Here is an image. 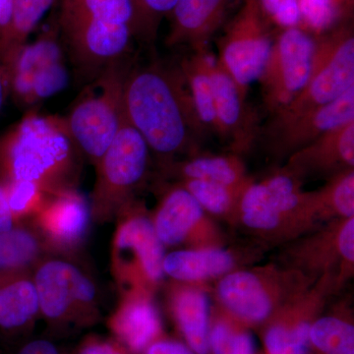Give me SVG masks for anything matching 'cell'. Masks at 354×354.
<instances>
[{
  "label": "cell",
  "instance_id": "6da1fadb",
  "mask_svg": "<svg viewBox=\"0 0 354 354\" xmlns=\"http://www.w3.org/2000/svg\"><path fill=\"white\" fill-rule=\"evenodd\" d=\"M123 109L129 124L160 157L181 152L205 131L179 66L153 62L129 69Z\"/></svg>",
  "mask_w": 354,
  "mask_h": 354
},
{
  "label": "cell",
  "instance_id": "7a4b0ae2",
  "mask_svg": "<svg viewBox=\"0 0 354 354\" xmlns=\"http://www.w3.org/2000/svg\"><path fill=\"white\" fill-rule=\"evenodd\" d=\"M83 158L64 118L32 109L0 135V184L26 181L50 196L78 189Z\"/></svg>",
  "mask_w": 354,
  "mask_h": 354
},
{
  "label": "cell",
  "instance_id": "3957f363",
  "mask_svg": "<svg viewBox=\"0 0 354 354\" xmlns=\"http://www.w3.org/2000/svg\"><path fill=\"white\" fill-rule=\"evenodd\" d=\"M57 26L72 64L91 82L131 50L134 7L131 0H62Z\"/></svg>",
  "mask_w": 354,
  "mask_h": 354
},
{
  "label": "cell",
  "instance_id": "277c9868",
  "mask_svg": "<svg viewBox=\"0 0 354 354\" xmlns=\"http://www.w3.org/2000/svg\"><path fill=\"white\" fill-rule=\"evenodd\" d=\"M127 62L111 65L91 81L64 120L84 158L97 164L125 120L123 85Z\"/></svg>",
  "mask_w": 354,
  "mask_h": 354
},
{
  "label": "cell",
  "instance_id": "5b68a950",
  "mask_svg": "<svg viewBox=\"0 0 354 354\" xmlns=\"http://www.w3.org/2000/svg\"><path fill=\"white\" fill-rule=\"evenodd\" d=\"M32 279L41 317L53 332L83 329L99 321L97 286L71 261L44 258L32 270Z\"/></svg>",
  "mask_w": 354,
  "mask_h": 354
},
{
  "label": "cell",
  "instance_id": "8992f818",
  "mask_svg": "<svg viewBox=\"0 0 354 354\" xmlns=\"http://www.w3.org/2000/svg\"><path fill=\"white\" fill-rule=\"evenodd\" d=\"M354 88L353 23L317 37L311 71L304 88L285 108L272 115L269 128L279 127L300 114L335 101Z\"/></svg>",
  "mask_w": 354,
  "mask_h": 354
},
{
  "label": "cell",
  "instance_id": "52a82bcc",
  "mask_svg": "<svg viewBox=\"0 0 354 354\" xmlns=\"http://www.w3.org/2000/svg\"><path fill=\"white\" fill-rule=\"evenodd\" d=\"M150 149L125 118L106 152L95 165L97 177L90 206L92 220L108 221L130 203L148 169Z\"/></svg>",
  "mask_w": 354,
  "mask_h": 354
},
{
  "label": "cell",
  "instance_id": "ba28073f",
  "mask_svg": "<svg viewBox=\"0 0 354 354\" xmlns=\"http://www.w3.org/2000/svg\"><path fill=\"white\" fill-rule=\"evenodd\" d=\"M130 204V203H129ZM122 209L113 235L111 271L124 292L144 290L164 278L165 247L150 218Z\"/></svg>",
  "mask_w": 354,
  "mask_h": 354
},
{
  "label": "cell",
  "instance_id": "9c48e42d",
  "mask_svg": "<svg viewBox=\"0 0 354 354\" xmlns=\"http://www.w3.org/2000/svg\"><path fill=\"white\" fill-rule=\"evenodd\" d=\"M272 26L258 0H242L218 41L216 59L245 93L259 79L271 53L276 37Z\"/></svg>",
  "mask_w": 354,
  "mask_h": 354
},
{
  "label": "cell",
  "instance_id": "30bf717a",
  "mask_svg": "<svg viewBox=\"0 0 354 354\" xmlns=\"http://www.w3.org/2000/svg\"><path fill=\"white\" fill-rule=\"evenodd\" d=\"M315 37L300 27L283 29L258 79L263 102L272 115L278 113L304 88L311 71Z\"/></svg>",
  "mask_w": 354,
  "mask_h": 354
},
{
  "label": "cell",
  "instance_id": "8fae6325",
  "mask_svg": "<svg viewBox=\"0 0 354 354\" xmlns=\"http://www.w3.org/2000/svg\"><path fill=\"white\" fill-rule=\"evenodd\" d=\"M92 220L90 201L78 189L53 195L32 218L31 225L48 251L75 252L87 239Z\"/></svg>",
  "mask_w": 354,
  "mask_h": 354
},
{
  "label": "cell",
  "instance_id": "7c38bea8",
  "mask_svg": "<svg viewBox=\"0 0 354 354\" xmlns=\"http://www.w3.org/2000/svg\"><path fill=\"white\" fill-rule=\"evenodd\" d=\"M308 201L300 193L297 181L288 174L272 176L263 183L249 184L241 195L242 218L246 225L270 230L283 216Z\"/></svg>",
  "mask_w": 354,
  "mask_h": 354
},
{
  "label": "cell",
  "instance_id": "4fadbf2b",
  "mask_svg": "<svg viewBox=\"0 0 354 354\" xmlns=\"http://www.w3.org/2000/svg\"><path fill=\"white\" fill-rule=\"evenodd\" d=\"M213 81L218 135L236 150L248 148L258 134V120L247 102V93L216 58L213 65Z\"/></svg>",
  "mask_w": 354,
  "mask_h": 354
},
{
  "label": "cell",
  "instance_id": "5bb4252c",
  "mask_svg": "<svg viewBox=\"0 0 354 354\" xmlns=\"http://www.w3.org/2000/svg\"><path fill=\"white\" fill-rule=\"evenodd\" d=\"M144 291L124 292L106 323L111 337L129 354L143 353L162 337L160 313Z\"/></svg>",
  "mask_w": 354,
  "mask_h": 354
},
{
  "label": "cell",
  "instance_id": "9a60e30c",
  "mask_svg": "<svg viewBox=\"0 0 354 354\" xmlns=\"http://www.w3.org/2000/svg\"><path fill=\"white\" fill-rule=\"evenodd\" d=\"M351 120H354V88L330 104L300 114L281 127L269 128V134L279 150L295 153Z\"/></svg>",
  "mask_w": 354,
  "mask_h": 354
},
{
  "label": "cell",
  "instance_id": "2e32d148",
  "mask_svg": "<svg viewBox=\"0 0 354 354\" xmlns=\"http://www.w3.org/2000/svg\"><path fill=\"white\" fill-rule=\"evenodd\" d=\"M58 26H50L31 43H26L3 66L8 95L25 108L32 79L48 65L64 59Z\"/></svg>",
  "mask_w": 354,
  "mask_h": 354
},
{
  "label": "cell",
  "instance_id": "e0dca14e",
  "mask_svg": "<svg viewBox=\"0 0 354 354\" xmlns=\"http://www.w3.org/2000/svg\"><path fill=\"white\" fill-rule=\"evenodd\" d=\"M227 0H178L169 14L171 27L167 46L207 48L209 39L223 26Z\"/></svg>",
  "mask_w": 354,
  "mask_h": 354
},
{
  "label": "cell",
  "instance_id": "ac0fdd59",
  "mask_svg": "<svg viewBox=\"0 0 354 354\" xmlns=\"http://www.w3.org/2000/svg\"><path fill=\"white\" fill-rule=\"evenodd\" d=\"M39 317L32 272L0 277V335L26 337Z\"/></svg>",
  "mask_w": 354,
  "mask_h": 354
},
{
  "label": "cell",
  "instance_id": "d6986e66",
  "mask_svg": "<svg viewBox=\"0 0 354 354\" xmlns=\"http://www.w3.org/2000/svg\"><path fill=\"white\" fill-rule=\"evenodd\" d=\"M354 165V120L335 128L293 153L292 171H328Z\"/></svg>",
  "mask_w": 354,
  "mask_h": 354
},
{
  "label": "cell",
  "instance_id": "ffe728a7",
  "mask_svg": "<svg viewBox=\"0 0 354 354\" xmlns=\"http://www.w3.org/2000/svg\"><path fill=\"white\" fill-rule=\"evenodd\" d=\"M218 295L225 308L247 324L263 323L271 315V298L251 272H236L225 277L218 286Z\"/></svg>",
  "mask_w": 354,
  "mask_h": 354
},
{
  "label": "cell",
  "instance_id": "44dd1931",
  "mask_svg": "<svg viewBox=\"0 0 354 354\" xmlns=\"http://www.w3.org/2000/svg\"><path fill=\"white\" fill-rule=\"evenodd\" d=\"M215 57L208 48L193 50L178 66L187 85L195 113L205 130L218 134L215 109L213 65Z\"/></svg>",
  "mask_w": 354,
  "mask_h": 354
},
{
  "label": "cell",
  "instance_id": "7402d4cb",
  "mask_svg": "<svg viewBox=\"0 0 354 354\" xmlns=\"http://www.w3.org/2000/svg\"><path fill=\"white\" fill-rule=\"evenodd\" d=\"M203 216V208L184 187L171 190L156 215V232L165 245H176L187 237Z\"/></svg>",
  "mask_w": 354,
  "mask_h": 354
},
{
  "label": "cell",
  "instance_id": "603a6c76",
  "mask_svg": "<svg viewBox=\"0 0 354 354\" xmlns=\"http://www.w3.org/2000/svg\"><path fill=\"white\" fill-rule=\"evenodd\" d=\"M48 253L43 239L30 223L0 232V277L32 272Z\"/></svg>",
  "mask_w": 354,
  "mask_h": 354
},
{
  "label": "cell",
  "instance_id": "cb8c5ba5",
  "mask_svg": "<svg viewBox=\"0 0 354 354\" xmlns=\"http://www.w3.org/2000/svg\"><path fill=\"white\" fill-rule=\"evenodd\" d=\"M174 315L188 346L195 354L209 353V299L199 290H185L177 293Z\"/></svg>",
  "mask_w": 354,
  "mask_h": 354
},
{
  "label": "cell",
  "instance_id": "d4e9b609",
  "mask_svg": "<svg viewBox=\"0 0 354 354\" xmlns=\"http://www.w3.org/2000/svg\"><path fill=\"white\" fill-rule=\"evenodd\" d=\"M232 266L234 259L227 251H176L165 256L164 272L178 281H199L225 274Z\"/></svg>",
  "mask_w": 354,
  "mask_h": 354
},
{
  "label": "cell",
  "instance_id": "484cf974",
  "mask_svg": "<svg viewBox=\"0 0 354 354\" xmlns=\"http://www.w3.org/2000/svg\"><path fill=\"white\" fill-rule=\"evenodd\" d=\"M55 0H14L12 25L6 43L0 48V62L4 66L29 41Z\"/></svg>",
  "mask_w": 354,
  "mask_h": 354
},
{
  "label": "cell",
  "instance_id": "4316f807",
  "mask_svg": "<svg viewBox=\"0 0 354 354\" xmlns=\"http://www.w3.org/2000/svg\"><path fill=\"white\" fill-rule=\"evenodd\" d=\"M354 0H300V28L312 36H322L351 22Z\"/></svg>",
  "mask_w": 354,
  "mask_h": 354
},
{
  "label": "cell",
  "instance_id": "83f0119b",
  "mask_svg": "<svg viewBox=\"0 0 354 354\" xmlns=\"http://www.w3.org/2000/svg\"><path fill=\"white\" fill-rule=\"evenodd\" d=\"M179 174L185 180L211 181L230 187H247L243 167L234 157H200L192 158L181 165Z\"/></svg>",
  "mask_w": 354,
  "mask_h": 354
},
{
  "label": "cell",
  "instance_id": "f1b7e54d",
  "mask_svg": "<svg viewBox=\"0 0 354 354\" xmlns=\"http://www.w3.org/2000/svg\"><path fill=\"white\" fill-rule=\"evenodd\" d=\"M312 324L304 318L281 319L264 335L268 354H308Z\"/></svg>",
  "mask_w": 354,
  "mask_h": 354
},
{
  "label": "cell",
  "instance_id": "f546056e",
  "mask_svg": "<svg viewBox=\"0 0 354 354\" xmlns=\"http://www.w3.org/2000/svg\"><path fill=\"white\" fill-rule=\"evenodd\" d=\"M310 344L323 354H354V327L335 317H324L310 328Z\"/></svg>",
  "mask_w": 354,
  "mask_h": 354
},
{
  "label": "cell",
  "instance_id": "4dcf8cb0",
  "mask_svg": "<svg viewBox=\"0 0 354 354\" xmlns=\"http://www.w3.org/2000/svg\"><path fill=\"white\" fill-rule=\"evenodd\" d=\"M0 185L3 188L9 209L17 223L31 221L50 197L36 184L26 181H14Z\"/></svg>",
  "mask_w": 354,
  "mask_h": 354
},
{
  "label": "cell",
  "instance_id": "1f68e13d",
  "mask_svg": "<svg viewBox=\"0 0 354 354\" xmlns=\"http://www.w3.org/2000/svg\"><path fill=\"white\" fill-rule=\"evenodd\" d=\"M209 346L211 354H256L252 335L227 320L209 327Z\"/></svg>",
  "mask_w": 354,
  "mask_h": 354
},
{
  "label": "cell",
  "instance_id": "d6a6232c",
  "mask_svg": "<svg viewBox=\"0 0 354 354\" xmlns=\"http://www.w3.org/2000/svg\"><path fill=\"white\" fill-rule=\"evenodd\" d=\"M202 208L214 214H223L232 207L237 197L241 196L246 187H230L211 181L190 179L183 186Z\"/></svg>",
  "mask_w": 354,
  "mask_h": 354
},
{
  "label": "cell",
  "instance_id": "836d02e7",
  "mask_svg": "<svg viewBox=\"0 0 354 354\" xmlns=\"http://www.w3.org/2000/svg\"><path fill=\"white\" fill-rule=\"evenodd\" d=\"M135 12V39L153 41L158 26L169 17L178 0H131Z\"/></svg>",
  "mask_w": 354,
  "mask_h": 354
},
{
  "label": "cell",
  "instance_id": "e575fe53",
  "mask_svg": "<svg viewBox=\"0 0 354 354\" xmlns=\"http://www.w3.org/2000/svg\"><path fill=\"white\" fill-rule=\"evenodd\" d=\"M68 83L69 72L64 59L48 65L32 79L25 109H35L37 104L59 94Z\"/></svg>",
  "mask_w": 354,
  "mask_h": 354
},
{
  "label": "cell",
  "instance_id": "d590c367",
  "mask_svg": "<svg viewBox=\"0 0 354 354\" xmlns=\"http://www.w3.org/2000/svg\"><path fill=\"white\" fill-rule=\"evenodd\" d=\"M313 203L329 204L341 215L353 218L354 215V174L353 169L342 172L317 196H311Z\"/></svg>",
  "mask_w": 354,
  "mask_h": 354
},
{
  "label": "cell",
  "instance_id": "8d00e7d4",
  "mask_svg": "<svg viewBox=\"0 0 354 354\" xmlns=\"http://www.w3.org/2000/svg\"><path fill=\"white\" fill-rule=\"evenodd\" d=\"M266 17L279 29L299 27L300 0H258Z\"/></svg>",
  "mask_w": 354,
  "mask_h": 354
},
{
  "label": "cell",
  "instance_id": "74e56055",
  "mask_svg": "<svg viewBox=\"0 0 354 354\" xmlns=\"http://www.w3.org/2000/svg\"><path fill=\"white\" fill-rule=\"evenodd\" d=\"M72 354H129L127 349L120 346L113 337L93 335L84 339Z\"/></svg>",
  "mask_w": 354,
  "mask_h": 354
},
{
  "label": "cell",
  "instance_id": "f35d334b",
  "mask_svg": "<svg viewBox=\"0 0 354 354\" xmlns=\"http://www.w3.org/2000/svg\"><path fill=\"white\" fill-rule=\"evenodd\" d=\"M142 354H195L183 342L160 337Z\"/></svg>",
  "mask_w": 354,
  "mask_h": 354
},
{
  "label": "cell",
  "instance_id": "ab89813d",
  "mask_svg": "<svg viewBox=\"0 0 354 354\" xmlns=\"http://www.w3.org/2000/svg\"><path fill=\"white\" fill-rule=\"evenodd\" d=\"M15 354H62L50 339H32L25 342Z\"/></svg>",
  "mask_w": 354,
  "mask_h": 354
},
{
  "label": "cell",
  "instance_id": "60d3db41",
  "mask_svg": "<svg viewBox=\"0 0 354 354\" xmlns=\"http://www.w3.org/2000/svg\"><path fill=\"white\" fill-rule=\"evenodd\" d=\"M339 250L342 256L348 261L354 260V220L349 218L342 227L339 239Z\"/></svg>",
  "mask_w": 354,
  "mask_h": 354
},
{
  "label": "cell",
  "instance_id": "b9f144b4",
  "mask_svg": "<svg viewBox=\"0 0 354 354\" xmlns=\"http://www.w3.org/2000/svg\"><path fill=\"white\" fill-rule=\"evenodd\" d=\"M14 0H0V48L6 43L12 25Z\"/></svg>",
  "mask_w": 354,
  "mask_h": 354
},
{
  "label": "cell",
  "instance_id": "7bdbcfd3",
  "mask_svg": "<svg viewBox=\"0 0 354 354\" xmlns=\"http://www.w3.org/2000/svg\"><path fill=\"white\" fill-rule=\"evenodd\" d=\"M17 225L19 223H16L15 218L9 209L6 193H4L2 186L0 185V232L10 230Z\"/></svg>",
  "mask_w": 354,
  "mask_h": 354
},
{
  "label": "cell",
  "instance_id": "ee69618b",
  "mask_svg": "<svg viewBox=\"0 0 354 354\" xmlns=\"http://www.w3.org/2000/svg\"><path fill=\"white\" fill-rule=\"evenodd\" d=\"M7 97H8V85H7L6 72L0 62V111H1Z\"/></svg>",
  "mask_w": 354,
  "mask_h": 354
}]
</instances>
